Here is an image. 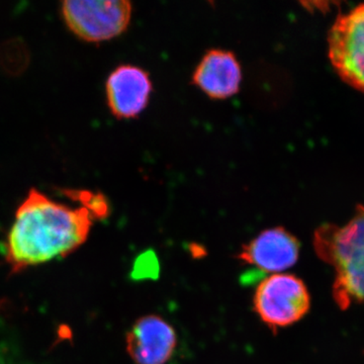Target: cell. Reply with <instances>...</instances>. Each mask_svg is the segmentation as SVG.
<instances>
[{
	"instance_id": "obj_1",
	"label": "cell",
	"mask_w": 364,
	"mask_h": 364,
	"mask_svg": "<svg viewBox=\"0 0 364 364\" xmlns=\"http://www.w3.org/2000/svg\"><path fill=\"white\" fill-rule=\"evenodd\" d=\"M95 220L83 205L71 208L31 188L4 242L9 273L18 274L75 252L87 240Z\"/></svg>"
},
{
	"instance_id": "obj_2",
	"label": "cell",
	"mask_w": 364,
	"mask_h": 364,
	"mask_svg": "<svg viewBox=\"0 0 364 364\" xmlns=\"http://www.w3.org/2000/svg\"><path fill=\"white\" fill-rule=\"evenodd\" d=\"M318 257L336 272L333 296L340 308L364 303V205L344 226L325 224L314 236Z\"/></svg>"
},
{
	"instance_id": "obj_3",
	"label": "cell",
	"mask_w": 364,
	"mask_h": 364,
	"mask_svg": "<svg viewBox=\"0 0 364 364\" xmlns=\"http://www.w3.org/2000/svg\"><path fill=\"white\" fill-rule=\"evenodd\" d=\"M311 299L303 280L277 273L261 280L253 296V309L273 331L299 322L310 309Z\"/></svg>"
},
{
	"instance_id": "obj_4",
	"label": "cell",
	"mask_w": 364,
	"mask_h": 364,
	"mask_svg": "<svg viewBox=\"0 0 364 364\" xmlns=\"http://www.w3.org/2000/svg\"><path fill=\"white\" fill-rule=\"evenodd\" d=\"M60 14L76 37L98 43L111 40L126 30L132 6L127 0H65L61 2Z\"/></svg>"
},
{
	"instance_id": "obj_5",
	"label": "cell",
	"mask_w": 364,
	"mask_h": 364,
	"mask_svg": "<svg viewBox=\"0 0 364 364\" xmlns=\"http://www.w3.org/2000/svg\"><path fill=\"white\" fill-rule=\"evenodd\" d=\"M328 56L340 78L364 92V4L334 21L328 33Z\"/></svg>"
},
{
	"instance_id": "obj_6",
	"label": "cell",
	"mask_w": 364,
	"mask_h": 364,
	"mask_svg": "<svg viewBox=\"0 0 364 364\" xmlns=\"http://www.w3.org/2000/svg\"><path fill=\"white\" fill-rule=\"evenodd\" d=\"M176 346V330L158 315L139 318L127 333V352L136 364H166Z\"/></svg>"
},
{
	"instance_id": "obj_7",
	"label": "cell",
	"mask_w": 364,
	"mask_h": 364,
	"mask_svg": "<svg viewBox=\"0 0 364 364\" xmlns=\"http://www.w3.org/2000/svg\"><path fill=\"white\" fill-rule=\"evenodd\" d=\"M298 239L282 227L261 232L242 246L236 258L260 272L277 274L294 267L299 259Z\"/></svg>"
},
{
	"instance_id": "obj_8",
	"label": "cell",
	"mask_w": 364,
	"mask_h": 364,
	"mask_svg": "<svg viewBox=\"0 0 364 364\" xmlns=\"http://www.w3.org/2000/svg\"><path fill=\"white\" fill-rule=\"evenodd\" d=\"M152 85L147 72L139 67L123 65L112 72L105 85L107 105L119 119L141 114L149 100Z\"/></svg>"
},
{
	"instance_id": "obj_9",
	"label": "cell",
	"mask_w": 364,
	"mask_h": 364,
	"mask_svg": "<svg viewBox=\"0 0 364 364\" xmlns=\"http://www.w3.org/2000/svg\"><path fill=\"white\" fill-rule=\"evenodd\" d=\"M242 79L240 64L233 53L210 50L193 74V81L208 97L224 100L238 92Z\"/></svg>"
}]
</instances>
